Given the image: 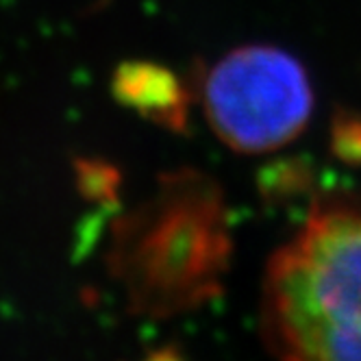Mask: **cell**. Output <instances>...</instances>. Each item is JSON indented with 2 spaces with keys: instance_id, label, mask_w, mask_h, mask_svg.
I'll use <instances>...</instances> for the list:
<instances>
[{
  "instance_id": "obj_3",
  "label": "cell",
  "mask_w": 361,
  "mask_h": 361,
  "mask_svg": "<svg viewBox=\"0 0 361 361\" xmlns=\"http://www.w3.org/2000/svg\"><path fill=\"white\" fill-rule=\"evenodd\" d=\"M312 105V85L300 63L270 46L235 50L204 83L212 126L228 146L244 152L272 150L294 140Z\"/></svg>"
},
{
  "instance_id": "obj_5",
  "label": "cell",
  "mask_w": 361,
  "mask_h": 361,
  "mask_svg": "<svg viewBox=\"0 0 361 361\" xmlns=\"http://www.w3.org/2000/svg\"><path fill=\"white\" fill-rule=\"evenodd\" d=\"M338 150L348 159H361V122L348 120L338 128Z\"/></svg>"
},
{
  "instance_id": "obj_4",
  "label": "cell",
  "mask_w": 361,
  "mask_h": 361,
  "mask_svg": "<svg viewBox=\"0 0 361 361\" xmlns=\"http://www.w3.org/2000/svg\"><path fill=\"white\" fill-rule=\"evenodd\" d=\"M120 92L126 102L148 111H174L178 98L172 76L146 66L128 68L120 76Z\"/></svg>"
},
{
  "instance_id": "obj_1",
  "label": "cell",
  "mask_w": 361,
  "mask_h": 361,
  "mask_svg": "<svg viewBox=\"0 0 361 361\" xmlns=\"http://www.w3.org/2000/svg\"><path fill=\"white\" fill-rule=\"evenodd\" d=\"M262 324L279 361H361V194L320 200L276 250Z\"/></svg>"
},
{
  "instance_id": "obj_6",
  "label": "cell",
  "mask_w": 361,
  "mask_h": 361,
  "mask_svg": "<svg viewBox=\"0 0 361 361\" xmlns=\"http://www.w3.org/2000/svg\"><path fill=\"white\" fill-rule=\"evenodd\" d=\"M146 361H180V357L172 350H159V353H154L152 357H148Z\"/></svg>"
},
{
  "instance_id": "obj_2",
  "label": "cell",
  "mask_w": 361,
  "mask_h": 361,
  "mask_svg": "<svg viewBox=\"0 0 361 361\" xmlns=\"http://www.w3.org/2000/svg\"><path fill=\"white\" fill-rule=\"evenodd\" d=\"M228 250L218 198L176 185L120 226L111 270L135 312L164 318L218 294Z\"/></svg>"
}]
</instances>
